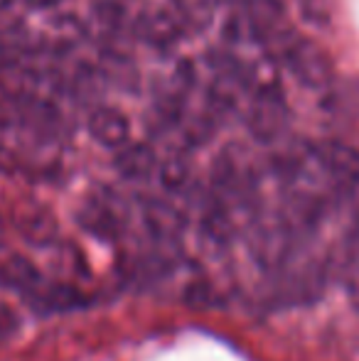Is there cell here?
Returning <instances> with one entry per match:
<instances>
[{
	"label": "cell",
	"mask_w": 359,
	"mask_h": 361,
	"mask_svg": "<svg viewBox=\"0 0 359 361\" xmlns=\"http://www.w3.org/2000/svg\"><path fill=\"white\" fill-rule=\"evenodd\" d=\"M298 13L312 27H327L330 25V0H296Z\"/></svg>",
	"instance_id": "cell-13"
},
{
	"label": "cell",
	"mask_w": 359,
	"mask_h": 361,
	"mask_svg": "<svg viewBox=\"0 0 359 361\" xmlns=\"http://www.w3.org/2000/svg\"><path fill=\"white\" fill-rule=\"evenodd\" d=\"M87 128L91 138L99 145L109 147V150H121L123 145L130 143V123L118 109L111 106H99L89 114Z\"/></svg>",
	"instance_id": "cell-5"
},
{
	"label": "cell",
	"mask_w": 359,
	"mask_h": 361,
	"mask_svg": "<svg viewBox=\"0 0 359 361\" xmlns=\"http://www.w3.org/2000/svg\"><path fill=\"white\" fill-rule=\"evenodd\" d=\"M246 126L259 143H276L288 128V109L281 94L251 96L246 109Z\"/></svg>",
	"instance_id": "cell-3"
},
{
	"label": "cell",
	"mask_w": 359,
	"mask_h": 361,
	"mask_svg": "<svg viewBox=\"0 0 359 361\" xmlns=\"http://www.w3.org/2000/svg\"><path fill=\"white\" fill-rule=\"evenodd\" d=\"M42 283L39 271L23 256H5L0 258V288L20 290L28 295Z\"/></svg>",
	"instance_id": "cell-9"
},
{
	"label": "cell",
	"mask_w": 359,
	"mask_h": 361,
	"mask_svg": "<svg viewBox=\"0 0 359 361\" xmlns=\"http://www.w3.org/2000/svg\"><path fill=\"white\" fill-rule=\"evenodd\" d=\"M79 224L99 238L118 236V216H116L114 207L106 204L104 200H89L79 212Z\"/></svg>",
	"instance_id": "cell-10"
},
{
	"label": "cell",
	"mask_w": 359,
	"mask_h": 361,
	"mask_svg": "<svg viewBox=\"0 0 359 361\" xmlns=\"http://www.w3.org/2000/svg\"><path fill=\"white\" fill-rule=\"evenodd\" d=\"M13 3L15 0H0V15H5L10 8H13Z\"/></svg>",
	"instance_id": "cell-15"
},
{
	"label": "cell",
	"mask_w": 359,
	"mask_h": 361,
	"mask_svg": "<svg viewBox=\"0 0 359 361\" xmlns=\"http://www.w3.org/2000/svg\"><path fill=\"white\" fill-rule=\"evenodd\" d=\"M138 35L150 44V47L158 49H170L173 44L180 42L182 37V23L178 15H170L163 8H148L140 13L138 23H135Z\"/></svg>",
	"instance_id": "cell-6"
},
{
	"label": "cell",
	"mask_w": 359,
	"mask_h": 361,
	"mask_svg": "<svg viewBox=\"0 0 359 361\" xmlns=\"http://www.w3.org/2000/svg\"><path fill=\"white\" fill-rule=\"evenodd\" d=\"M158 177L168 192H182L190 182V165L180 155H170L165 162H158Z\"/></svg>",
	"instance_id": "cell-12"
},
{
	"label": "cell",
	"mask_w": 359,
	"mask_h": 361,
	"mask_svg": "<svg viewBox=\"0 0 359 361\" xmlns=\"http://www.w3.org/2000/svg\"><path fill=\"white\" fill-rule=\"evenodd\" d=\"M173 5L182 27L192 32L207 30L217 15V0H173Z\"/></svg>",
	"instance_id": "cell-11"
},
{
	"label": "cell",
	"mask_w": 359,
	"mask_h": 361,
	"mask_svg": "<svg viewBox=\"0 0 359 361\" xmlns=\"http://www.w3.org/2000/svg\"><path fill=\"white\" fill-rule=\"evenodd\" d=\"M30 305L39 314H57V312H72L89 305V298L79 288L67 286V283H39L35 290L28 293Z\"/></svg>",
	"instance_id": "cell-4"
},
{
	"label": "cell",
	"mask_w": 359,
	"mask_h": 361,
	"mask_svg": "<svg viewBox=\"0 0 359 361\" xmlns=\"http://www.w3.org/2000/svg\"><path fill=\"white\" fill-rule=\"evenodd\" d=\"M315 165L325 180L327 190L345 197L359 187V150L340 140H322L310 145Z\"/></svg>",
	"instance_id": "cell-1"
},
{
	"label": "cell",
	"mask_w": 359,
	"mask_h": 361,
	"mask_svg": "<svg viewBox=\"0 0 359 361\" xmlns=\"http://www.w3.org/2000/svg\"><path fill=\"white\" fill-rule=\"evenodd\" d=\"M116 170L128 182H145L158 172V155L145 143H128L116 150Z\"/></svg>",
	"instance_id": "cell-7"
},
{
	"label": "cell",
	"mask_w": 359,
	"mask_h": 361,
	"mask_svg": "<svg viewBox=\"0 0 359 361\" xmlns=\"http://www.w3.org/2000/svg\"><path fill=\"white\" fill-rule=\"evenodd\" d=\"M32 10H54L64 3V0H25Z\"/></svg>",
	"instance_id": "cell-14"
},
{
	"label": "cell",
	"mask_w": 359,
	"mask_h": 361,
	"mask_svg": "<svg viewBox=\"0 0 359 361\" xmlns=\"http://www.w3.org/2000/svg\"><path fill=\"white\" fill-rule=\"evenodd\" d=\"M278 49L283 54V64L300 84L322 89L332 81V59L317 42L291 35Z\"/></svg>",
	"instance_id": "cell-2"
},
{
	"label": "cell",
	"mask_w": 359,
	"mask_h": 361,
	"mask_svg": "<svg viewBox=\"0 0 359 361\" xmlns=\"http://www.w3.org/2000/svg\"><path fill=\"white\" fill-rule=\"evenodd\" d=\"M143 224L148 226V231L153 233L158 241L173 243L178 241V236L182 233L185 226V219L173 204L160 200H148L143 204Z\"/></svg>",
	"instance_id": "cell-8"
}]
</instances>
